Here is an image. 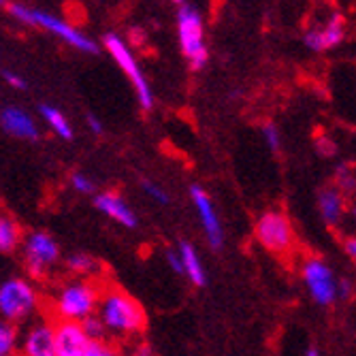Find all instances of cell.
I'll return each mask as SVG.
<instances>
[{"mask_svg": "<svg viewBox=\"0 0 356 356\" xmlns=\"http://www.w3.org/2000/svg\"><path fill=\"white\" fill-rule=\"evenodd\" d=\"M101 322L118 335H135L145 329V312L122 290H109L101 299Z\"/></svg>", "mask_w": 356, "mask_h": 356, "instance_id": "6da1fadb", "label": "cell"}, {"mask_svg": "<svg viewBox=\"0 0 356 356\" xmlns=\"http://www.w3.org/2000/svg\"><path fill=\"white\" fill-rule=\"evenodd\" d=\"M11 13H13L17 19L26 22V24L47 28L49 32H54V35H58L60 39H64L69 45H73V47H77V49H81V51H92V54H94V51H99V49H96V43H94V41H90L86 35H81V32H79L77 28H73V26H69V24H64V22L58 19L56 15H49V13L39 11V9H28V7H24V5H11Z\"/></svg>", "mask_w": 356, "mask_h": 356, "instance_id": "7a4b0ae2", "label": "cell"}, {"mask_svg": "<svg viewBox=\"0 0 356 356\" xmlns=\"http://www.w3.org/2000/svg\"><path fill=\"white\" fill-rule=\"evenodd\" d=\"M99 299H101L99 290L92 284L73 282L60 290V295L56 299V309L67 322H75L92 316L96 305H99Z\"/></svg>", "mask_w": 356, "mask_h": 356, "instance_id": "3957f363", "label": "cell"}, {"mask_svg": "<svg viewBox=\"0 0 356 356\" xmlns=\"http://www.w3.org/2000/svg\"><path fill=\"white\" fill-rule=\"evenodd\" d=\"M177 30H179L181 49L190 58L192 69H203L207 62V49L203 43V22L197 9L181 7L177 15Z\"/></svg>", "mask_w": 356, "mask_h": 356, "instance_id": "277c9868", "label": "cell"}, {"mask_svg": "<svg viewBox=\"0 0 356 356\" xmlns=\"http://www.w3.org/2000/svg\"><path fill=\"white\" fill-rule=\"evenodd\" d=\"M105 45H107L109 54L115 58V62L120 64V69L128 75V79L133 81V86H135V90H137V96H139L141 107H143V109H152V105H154L152 90H149V86H147V81H145L141 69H139L137 60L133 58L131 49L126 47V43H124L118 35H107V37H105Z\"/></svg>", "mask_w": 356, "mask_h": 356, "instance_id": "5b68a950", "label": "cell"}, {"mask_svg": "<svg viewBox=\"0 0 356 356\" xmlns=\"http://www.w3.org/2000/svg\"><path fill=\"white\" fill-rule=\"evenodd\" d=\"M37 307V293L24 280H7L0 286V312L9 320H22Z\"/></svg>", "mask_w": 356, "mask_h": 356, "instance_id": "8992f818", "label": "cell"}, {"mask_svg": "<svg viewBox=\"0 0 356 356\" xmlns=\"http://www.w3.org/2000/svg\"><path fill=\"white\" fill-rule=\"evenodd\" d=\"M256 237L269 252L282 254L293 245V226L282 211H267L256 222Z\"/></svg>", "mask_w": 356, "mask_h": 356, "instance_id": "52a82bcc", "label": "cell"}, {"mask_svg": "<svg viewBox=\"0 0 356 356\" xmlns=\"http://www.w3.org/2000/svg\"><path fill=\"white\" fill-rule=\"evenodd\" d=\"M303 280L309 288V295L318 305H331L337 299V282L331 273V269L318 261V258H309L303 265Z\"/></svg>", "mask_w": 356, "mask_h": 356, "instance_id": "ba28073f", "label": "cell"}, {"mask_svg": "<svg viewBox=\"0 0 356 356\" xmlns=\"http://www.w3.org/2000/svg\"><path fill=\"white\" fill-rule=\"evenodd\" d=\"M58 261V243L47 233H32L26 241V267L30 275L41 277Z\"/></svg>", "mask_w": 356, "mask_h": 356, "instance_id": "9c48e42d", "label": "cell"}, {"mask_svg": "<svg viewBox=\"0 0 356 356\" xmlns=\"http://www.w3.org/2000/svg\"><path fill=\"white\" fill-rule=\"evenodd\" d=\"M190 197H192V203L197 205V211H199L201 224L205 229V235L209 239V245L213 250H220L222 243H224V233H222V224H220V218H218V213L213 209L209 194L201 186H192L190 188Z\"/></svg>", "mask_w": 356, "mask_h": 356, "instance_id": "30bf717a", "label": "cell"}, {"mask_svg": "<svg viewBox=\"0 0 356 356\" xmlns=\"http://www.w3.org/2000/svg\"><path fill=\"white\" fill-rule=\"evenodd\" d=\"M24 356H56V331L47 322L32 327L24 339Z\"/></svg>", "mask_w": 356, "mask_h": 356, "instance_id": "8fae6325", "label": "cell"}, {"mask_svg": "<svg viewBox=\"0 0 356 356\" xmlns=\"http://www.w3.org/2000/svg\"><path fill=\"white\" fill-rule=\"evenodd\" d=\"M346 35V26H343V17L339 13H335L329 24L325 26V30H314L307 32L305 37V45L314 51H325L329 47H335L337 43H341Z\"/></svg>", "mask_w": 356, "mask_h": 356, "instance_id": "7c38bea8", "label": "cell"}, {"mask_svg": "<svg viewBox=\"0 0 356 356\" xmlns=\"http://www.w3.org/2000/svg\"><path fill=\"white\" fill-rule=\"evenodd\" d=\"M96 207H99L105 216H109L111 220L120 222L122 226H126V229H135L137 226V216L135 211L126 205V201L122 197H118V194L113 192H103L99 194V197L94 199Z\"/></svg>", "mask_w": 356, "mask_h": 356, "instance_id": "4fadbf2b", "label": "cell"}, {"mask_svg": "<svg viewBox=\"0 0 356 356\" xmlns=\"http://www.w3.org/2000/svg\"><path fill=\"white\" fill-rule=\"evenodd\" d=\"M0 124H3L5 131L13 137H19V139H37L39 137L35 120L17 107L5 109L3 115H0Z\"/></svg>", "mask_w": 356, "mask_h": 356, "instance_id": "5bb4252c", "label": "cell"}, {"mask_svg": "<svg viewBox=\"0 0 356 356\" xmlns=\"http://www.w3.org/2000/svg\"><path fill=\"white\" fill-rule=\"evenodd\" d=\"M177 254L181 258L184 275H188V280L194 286H205L207 284V275H205V269H203V265L199 261V254H197V250H194V245L188 243V241H181Z\"/></svg>", "mask_w": 356, "mask_h": 356, "instance_id": "9a60e30c", "label": "cell"}, {"mask_svg": "<svg viewBox=\"0 0 356 356\" xmlns=\"http://www.w3.org/2000/svg\"><path fill=\"white\" fill-rule=\"evenodd\" d=\"M318 205H320V213H322V218L327 220V224H337L341 220V216H343V197H341L339 190H335V188L322 190Z\"/></svg>", "mask_w": 356, "mask_h": 356, "instance_id": "2e32d148", "label": "cell"}, {"mask_svg": "<svg viewBox=\"0 0 356 356\" xmlns=\"http://www.w3.org/2000/svg\"><path fill=\"white\" fill-rule=\"evenodd\" d=\"M19 226L13 218L0 213V252H13L19 245Z\"/></svg>", "mask_w": 356, "mask_h": 356, "instance_id": "e0dca14e", "label": "cell"}, {"mask_svg": "<svg viewBox=\"0 0 356 356\" xmlns=\"http://www.w3.org/2000/svg\"><path fill=\"white\" fill-rule=\"evenodd\" d=\"M41 115H43V120L49 124V128H51V131H54L58 137H62V139H71V137H73V131H71V126H69L67 118H64L56 107L43 105V107H41Z\"/></svg>", "mask_w": 356, "mask_h": 356, "instance_id": "ac0fdd59", "label": "cell"}, {"mask_svg": "<svg viewBox=\"0 0 356 356\" xmlns=\"http://www.w3.org/2000/svg\"><path fill=\"white\" fill-rule=\"evenodd\" d=\"M67 267H69L73 273L90 275V273H94L96 269H99V263H96L94 258H92V256H88V254H73V256H69Z\"/></svg>", "mask_w": 356, "mask_h": 356, "instance_id": "d6986e66", "label": "cell"}, {"mask_svg": "<svg viewBox=\"0 0 356 356\" xmlns=\"http://www.w3.org/2000/svg\"><path fill=\"white\" fill-rule=\"evenodd\" d=\"M79 327H81L83 335H86L88 339H92V341H103V339H105L107 329H105V325L101 322V318H96L94 314L88 316V318H83Z\"/></svg>", "mask_w": 356, "mask_h": 356, "instance_id": "ffe728a7", "label": "cell"}, {"mask_svg": "<svg viewBox=\"0 0 356 356\" xmlns=\"http://www.w3.org/2000/svg\"><path fill=\"white\" fill-rule=\"evenodd\" d=\"M15 329L9 325H0V356H9L15 348Z\"/></svg>", "mask_w": 356, "mask_h": 356, "instance_id": "44dd1931", "label": "cell"}, {"mask_svg": "<svg viewBox=\"0 0 356 356\" xmlns=\"http://www.w3.org/2000/svg\"><path fill=\"white\" fill-rule=\"evenodd\" d=\"M143 190H145V194H149V197H152L154 201L163 203V205L169 203V194H167L163 188H160V186H156V184H152V181H143Z\"/></svg>", "mask_w": 356, "mask_h": 356, "instance_id": "7402d4cb", "label": "cell"}, {"mask_svg": "<svg viewBox=\"0 0 356 356\" xmlns=\"http://www.w3.org/2000/svg\"><path fill=\"white\" fill-rule=\"evenodd\" d=\"M71 184H73V188H75L77 192H81V194H90V192L94 190L92 179L86 177V175H81V173H75V175L71 177Z\"/></svg>", "mask_w": 356, "mask_h": 356, "instance_id": "603a6c76", "label": "cell"}, {"mask_svg": "<svg viewBox=\"0 0 356 356\" xmlns=\"http://www.w3.org/2000/svg\"><path fill=\"white\" fill-rule=\"evenodd\" d=\"M265 141H267V145H269L273 152L280 149L282 141H280V133H277V128H275V126H267V128H265Z\"/></svg>", "mask_w": 356, "mask_h": 356, "instance_id": "cb8c5ba5", "label": "cell"}, {"mask_svg": "<svg viewBox=\"0 0 356 356\" xmlns=\"http://www.w3.org/2000/svg\"><path fill=\"white\" fill-rule=\"evenodd\" d=\"M167 263H169V267L175 271V273H184V267H181V258H179V254L175 252V250H169L167 252Z\"/></svg>", "mask_w": 356, "mask_h": 356, "instance_id": "d4e9b609", "label": "cell"}, {"mask_svg": "<svg viewBox=\"0 0 356 356\" xmlns=\"http://www.w3.org/2000/svg\"><path fill=\"white\" fill-rule=\"evenodd\" d=\"M339 184H341V188L346 190H352V186H354V179H352V175H350V169L348 167H341L339 169Z\"/></svg>", "mask_w": 356, "mask_h": 356, "instance_id": "484cf974", "label": "cell"}, {"mask_svg": "<svg viewBox=\"0 0 356 356\" xmlns=\"http://www.w3.org/2000/svg\"><path fill=\"white\" fill-rule=\"evenodd\" d=\"M3 77H5V79H7V81L13 86V88H26V81H24L19 75L11 73V71H5V73H3Z\"/></svg>", "mask_w": 356, "mask_h": 356, "instance_id": "4316f807", "label": "cell"}, {"mask_svg": "<svg viewBox=\"0 0 356 356\" xmlns=\"http://www.w3.org/2000/svg\"><path fill=\"white\" fill-rule=\"evenodd\" d=\"M88 128L94 133V135H101L103 133V124L96 115H88Z\"/></svg>", "mask_w": 356, "mask_h": 356, "instance_id": "83f0119b", "label": "cell"}, {"mask_svg": "<svg viewBox=\"0 0 356 356\" xmlns=\"http://www.w3.org/2000/svg\"><path fill=\"white\" fill-rule=\"evenodd\" d=\"M131 356H154V350L147 346V343H139L137 348H135V352L131 354Z\"/></svg>", "mask_w": 356, "mask_h": 356, "instance_id": "f1b7e54d", "label": "cell"}, {"mask_svg": "<svg viewBox=\"0 0 356 356\" xmlns=\"http://www.w3.org/2000/svg\"><path fill=\"white\" fill-rule=\"evenodd\" d=\"M346 252H348V256H350V258H354V256H356V241H354L352 237L346 241Z\"/></svg>", "mask_w": 356, "mask_h": 356, "instance_id": "f546056e", "label": "cell"}, {"mask_svg": "<svg viewBox=\"0 0 356 356\" xmlns=\"http://www.w3.org/2000/svg\"><path fill=\"white\" fill-rule=\"evenodd\" d=\"M131 35H133V41H135V43H141V41L145 39L143 30H139V28H133V32H131Z\"/></svg>", "mask_w": 356, "mask_h": 356, "instance_id": "4dcf8cb0", "label": "cell"}, {"mask_svg": "<svg viewBox=\"0 0 356 356\" xmlns=\"http://www.w3.org/2000/svg\"><path fill=\"white\" fill-rule=\"evenodd\" d=\"M305 356H318V350H316V348H309V350L305 352Z\"/></svg>", "mask_w": 356, "mask_h": 356, "instance_id": "1f68e13d", "label": "cell"}, {"mask_svg": "<svg viewBox=\"0 0 356 356\" xmlns=\"http://www.w3.org/2000/svg\"><path fill=\"white\" fill-rule=\"evenodd\" d=\"M0 5H5V0H0Z\"/></svg>", "mask_w": 356, "mask_h": 356, "instance_id": "d6a6232c", "label": "cell"}, {"mask_svg": "<svg viewBox=\"0 0 356 356\" xmlns=\"http://www.w3.org/2000/svg\"><path fill=\"white\" fill-rule=\"evenodd\" d=\"M175 3H179V0H175Z\"/></svg>", "mask_w": 356, "mask_h": 356, "instance_id": "836d02e7", "label": "cell"}]
</instances>
